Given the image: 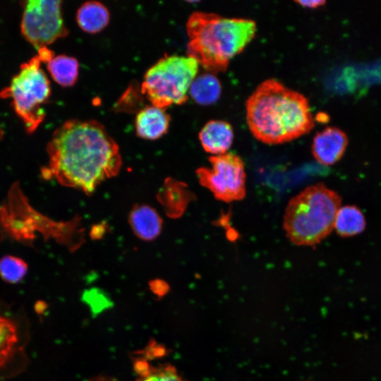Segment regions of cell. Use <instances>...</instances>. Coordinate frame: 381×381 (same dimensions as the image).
Segmentation results:
<instances>
[{"label": "cell", "instance_id": "52a82bcc", "mask_svg": "<svg viewBox=\"0 0 381 381\" xmlns=\"http://www.w3.org/2000/svg\"><path fill=\"white\" fill-rule=\"evenodd\" d=\"M211 167L198 168L196 174L200 183L219 200L239 201L246 197L245 166L241 158L233 152L209 157Z\"/></svg>", "mask_w": 381, "mask_h": 381}, {"label": "cell", "instance_id": "6da1fadb", "mask_svg": "<svg viewBox=\"0 0 381 381\" xmlns=\"http://www.w3.org/2000/svg\"><path fill=\"white\" fill-rule=\"evenodd\" d=\"M47 151L45 175L87 194L116 175L122 163L118 145L95 120L66 121L54 132Z\"/></svg>", "mask_w": 381, "mask_h": 381}, {"label": "cell", "instance_id": "ac0fdd59", "mask_svg": "<svg viewBox=\"0 0 381 381\" xmlns=\"http://www.w3.org/2000/svg\"><path fill=\"white\" fill-rule=\"evenodd\" d=\"M135 381H186L171 364L151 365L145 361L135 362Z\"/></svg>", "mask_w": 381, "mask_h": 381}, {"label": "cell", "instance_id": "277c9868", "mask_svg": "<svg viewBox=\"0 0 381 381\" xmlns=\"http://www.w3.org/2000/svg\"><path fill=\"white\" fill-rule=\"evenodd\" d=\"M341 198L322 183L309 186L289 201L283 217V229L294 245L313 246L334 229Z\"/></svg>", "mask_w": 381, "mask_h": 381}, {"label": "cell", "instance_id": "ffe728a7", "mask_svg": "<svg viewBox=\"0 0 381 381\" xmlns=\"http://www.w3.org/2000/svg\"><path fill=\"white\" fill-rule=\"evenodd\" d=\"M296 3L310 8H318L323 6L326 1L324 0H312V1H295Z\"/></svg>", "mask_w": 381, "mask_h": 381}, {"label": "cell", "instance_id": "7402d4cb", "mask_svg": "<svg viewBox=\"0 0 381 381\" xmlns=\"http://www.w3.org/2000/svg\"><path fill=\"white\" fill-rule=\"evenodd\" d=\"M87 381H119V380L115 378L111 377L100 375V376L91 378Z\"/></svg>", "mask_w": 381, "mask_h": 381}, {"label": "cell", "instance_id": "e0dca14e", "mask_svg": "<svg viewBox=\"0 0 381 381\" xmlns=\"http://www.w3.org/2000/svg\"><path fill=\"white\" fill-rule=\"evenodd\" d=\"M18 329L16 322L0 315V368L13 358L18 349Z\"/></svg>", "mask_w": 381, "mask_h": 381}, {"label": "cell", "instance_id": "5bb4252c", "mask_svg": "<svg viewBox=\"0 0 381 381\" xmlns=\"http://www.w3.org/2000/svg\"><path fill=\"white\" fill-rule=\"evenodd\" d=\"M366 222L362 212L353 205L341 206L336 215L334 229L342 237H350L363 232Z\"/></svg>", "mask_w": 381, "mask_h": 381}, {"label": "cell", "instance_id": "2e32d148", "mask_svg": "<svg viewBox=\"0 0 381 381\" xmlns=\"http://www.w3.org/2000/svg\"><path fill=\"white\" fill-rule=\"evenodd\" d=\"M47 70L52 79L64 87L73 85L78 76L79 64L72 56L58 55L47 63Z\"/></svg>", "mask_w": 381, "mask_h": 381}, {"label": "cell", "instance_id": "5b68a950", "mask_svg": "<svg viewBox=\"0 0 381 381\" xmlns=\"http://www.w3.org/2000/svg\"><path fill=\"white\" fill-rule=\"evenodd\" d=\"M53 56L54 52L47 47L39 49L37 55L21 64L9 85L0 92L1 98L11 99L28 133L35 132L45 118L43 105L50 97L51 87L41 65Z\"/></svg>", "mask_w": 381, "mask_h": 381}, {"label": "cell", "instance_id": "d6986e66", "mask_svg": "<svg viewBox=\"0 0 381 381\" xmlns=\"http://www.w3.org/2000/svg\"><path fill=\"white\" fill-rule=\"evenodd\" d=\"M28 272V265L21 258L6 255L0 259V277L6 282L17 284Z\"/></svg>", "mask_w": 381, "mask_h": 381}, {"label": "cell", "instance_id": "3957f363", "mask_svg": "<svg viewBox=\"0 0 381 381\" xmlns=\"http://www.w3.org/2000/svg\"><path fill=\"white\" fill-rule=\"evenodd\" d=\"M187 56L212 73L224 71L254 37L255 21L195 11L186 23Z\"/></svg>", "mask_w": 381, "mask_h": 381}, {"label": "cell", "instance_id": "ba28073f", "mask_svg": "<svg viewBox=\"0 0 381 381\" xmlns=\"http://www.w3.org/2000/svg\"><path fill=\"white\" fill-rule=\"evenodd\" d=\"M23 36L37 50L68 35L61 1L28 0L23 3L20 24Z\"/></svg>", "mask_w": 381, "mask_h": 381}, {"label": "cell", "instance_id": "9c48e42d", "mask_svg": "<svg viewBox=\"0 0 381 381\" xmlns=\"http://www.w3.org/2000/svg\"><path fill=\"white\" fill-rule=\"evenodd\" d=\"M348 142V137L343 131L337 127H327L314 137L313 155L321 164L333 165L343 157Z\"/></svg>", "mask_w": 381, "mask_h": 381}, {"label": "cell", "instance_id": "8992f818", "mask_svg": "<svg viewBox=\"0 0 381 381\" xmlns=\"http://www.w3.org/2000/svg\"><path fill=\"white\" fill-rule=\"evenodd\" d=\"M198 67V63L188 56H165L147 71L141 92L155 107L165 109L182 104L188 99Z\"/></svg>", "mask_w": 381, "mask_h": 381}, {"label": "cell", "instance_id": "7c38bea8", "mask_svg": "<svg viewBox=\"0 0 381 381\" xmlns=\"http://www.w3.org/2000/svg\"><path fill=\"white\" fill-rule=\"evenodd\" d=\"M129 222L135 235L145 241L156 238L162 228L159 214L147 205H135L131 211Z\"/></svg>", "mask_w": 381, "mask_h": 381}, {"label": "cell", "instance_id": "30bf717a", "mask_svg": "<svg viewBox=\"0 0 381 381\" xmlns=\"http://www.w3.org/2000/svg\"><path fill=\"white\" fill-rule=\"evenodd\" d=\"M234 139L231 124L222 120L208 121L199 133V140L203 149L213 155L227 152Z\"/></svg>", "mask_w": 381, "mask_h": 381}, {"label": "cell", "instance_id": "7a4b0ae2", "mask_svg": "<svg viewBox=\"0 0 381 381\" xmlns=\"http://www.w3.org/2000/svg\"><path fill=\"white\" fill-rule=\"evenodd\" d=\"M246 110L253 136L269 145L295 140L314 126L307 98L274 78L258 85L246 102Z\"/></svg>", "mask_w": 381, "mask_h": 381}, {"label": "cell", "instance_id": "8fae6325", "mask_svg": "<svg viewBox=\"0 0 381 381\" xmlns=\"http://www.w3.org/2000/svg\"><path fill=\"white\" fill-rule=\"evenodd\" d=\"M170 116L164 109L153 105L141 109L135 122L138 136L146 140H156L164 135L169 126Z\"/></svg>", "mask_w": 381, "mask_h": 381}, {"label": "cell", "instance_id": "9a60e30c", "mask_svg": "<svg viewBox=\"0 0 381 381\" xmlns=\"http://www.w3.org/2000/svg\"><path fill=\"white\" fill-rule=\"evenodd\" d=\"M222 86L218 78L211 73H202L193 80L189 93L201 105L215 102L220 97Z\"/></svg>", "mask_w": 381, "mask_h": 381}, {"label": "cell", "instance_id": "4fadbf2b", "mask_svg": "<svg viewBox=\"0 0 381 381\" xmlns=\"http://www.w3.org/2000/svg\"><path fill=\"white\" fill-rule=\"evenodd\" d=\"M109 18V12L106 6L95 1L84 3L76 13L78 26L85 32L91 34L102 30L108 25Z\"/></svg>", "mask_w": 381, "mask_h": 381}, {"label": "cell", "instance_id": "44dd1931", "mask_svg": "<svg viewBox=\"0 0 381 381\" xmlns=\"http://www.w3.org/2000/svg\"><path fill=\"white\" fill-rule=\"evenodd\" d=\"M47 308V305L44 301H39L35 305V309L36 313L41 315L44 313Z\"/></svg>", "mask_w": 381, "mask_h": 381}]
</instances>
